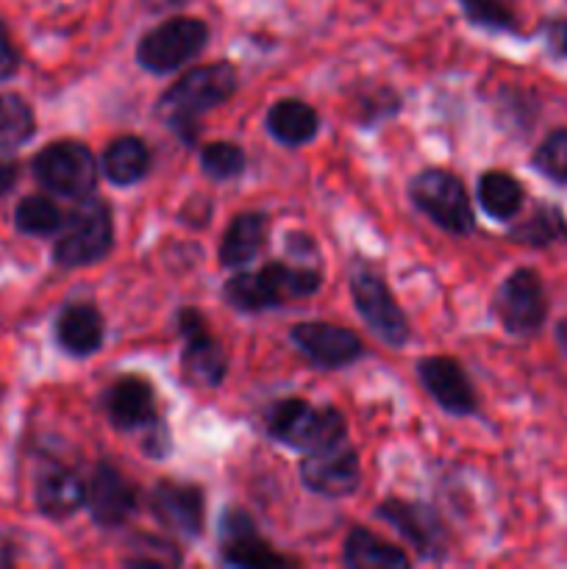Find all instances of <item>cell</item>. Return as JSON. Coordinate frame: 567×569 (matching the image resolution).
Returning <instances> with one entry per match:
<instances>
[{"mask_svg": "<svg viewBox=\"0 0 567 569\" xmlns=\"http://www.w3.org/2000/svg\"><path fill=\"white\" fill-rule=\"evenodd\" d=\"M237 89L239 72L231 61L192 67L161 94L156 114L161 117L167 131H172L183 144L192 148L200 137V117L217 106L228 103L237 94Z\"/></svg>", "mask_w": 567, "mask_h": 569, "instance_id": "obj_1", "label": "cell"}, {"mask_svg": "<svg viewBox=\"0 0 567 569\" xmlns=\"http://www.w3.org/2000/svg\"><path fill=\"white\" fill-rule=\"evenodd\" d=\"M322 287V272L306 264H284L270 261L261 270H237L222 283V298L233 311L259 315V311L278 309L292 300H306Z\"/></svg>", "mask_w": 567, "mask_h": 569, "instance_id": "obj_2", "label": "cell"}, {"mask_svg": "<svg viewBox=\"0 0 567 569\" xmlns=\"http://www.w3.org/2000/svg\"><path fill=\"white\" fill-rule=\"evenodd\" d=\"M265 431L287 448L309 453L348 437V422L337 406H311L304 398L276 400L265 411Z\"/></svg>", "mask_w": 567, "mask_h": 569, "instance_id": "obj_3", "label": "cell"}, {"mask_svg": "<svg viewBox=\"0 0 567 569\" xmlns=\"http://www.w3.org/2000/svg\"><path fill=\"white\" fill-rule=\"evenodd\" d=\"M61 237L53 244V261L59 267H89L103 261L115 248V217L111 206L98 194L76 203L64 217Z\"/></svg>", "mask_w": 567, "mask_h": 569, "instance_id": "obj_4", "label": "cell"}, {"mask_svg": "<svg viewBox=\"0 0 567 569\" xmlns=\"http://www.w3.org/2000/svg\"><path fill=\"white\" fill-rule=\"evenodd\" d=\"M409 200L434 226L454 237H467L476 231V214L465 181L445 167H426L417 172L409 181Z\"/></svg>", "mask_w": 567, "mask_h": 569, "instance_id": "obj_5", "label": "cell"}, {"mask_svg": "<svg viewBox=\"0 0 567 569\" xmlns=\"http://www.w3.org/2000/svg\"><path fill=\"white\" fill-rule=\"evenodd\" d=\"M31 170L39 187L50 194H59V198L81 200L98 189V159L78 139H59V142L44 144L33 156Z\"/></svg>", "mask_w": 567, "mask_h": 569, "instance_id": "obj_6", "label": "cell"}, {"mask_svg": "<svg viewBox=\"0 0 567 569\" xmlns=\"http://www.w3.org/2000/svg\"><path fill=\"white\" fill-rule=\"evenodd\" d=\"M209 26L198 17H170L139 39L137 61L153 76H170L198 59L209 44Z\"/></svg>", "mask_w": 567, "mask_h": 569, "instance_id": "obj_7", "label": "cell"}, {"mask_svg": "<svg viewBox=\"0 0 567 569\" xmlns=\"http://www.w3.org/2000/svg\"><path fill=\"white\" fill-rule=\"evenodd\" d=\"M176 328L183 339V378L198 389L222 387L228 376V353L220 339L211 337L206 317L195 306H181L176 311Z\"/></svg>", "mask_w": 567, "mask_h": 569, "instance_id": "obj_8", "label": "cell"}, {"mask_svg": "<svg viewBox=\"0 0 567 569\" xmlns=\"http://www.w3.org/2000/svg\"><path fill=\"white\" fill-rule=\"evenodd\" d=\"M493 309L504 331L515 337H531L548 320V292L531 267H520L504 278L493 300Z\"/></svg>", "mask_w": 567, "mask_h": 569, "instance_id": "obj_9", "label": "cell"}, {"mask_svg": "<svg viewBox=\"0 0 567 569\" xmlns=\"http://www.w3.org/2000/svg\"><path fill=\"white\" fill-rule=\"evenodd\" d=\"M348 287L356 311H359L361 320L367 322V328H370L387 348H404L411 339V328L404 309H400L398 300H395V295L389 292L387 281L372 270H356L350 272Z\"/></svg>", "mask_w": 567, "mask_h": 569, "instance_id": "obj_10", "label": "cell"}, {"mask_svg": "<svg viewBox=\"0 0 567 569\" xmlns=\"http://www.w3.org/2000/svg\"><path fill=\"white\" fill-rule=\"evenodd\" d=\"M300 483L320 498H348L361 483L359 453L356 448H350L348 439L328 445V448L309 450L306 459L300 461Z\"/></svg>", "mask_w": 567, "mask_h": 569, "instance_id": "obj_11", "label": "cell"}, {"mask_svg": "<svg viewBox=\"0 0 567 569\" xmlns=\"http://www.w3.org/2000/svg\"><path fill=\"white\" fill-rule=\"evenodd\" d=\"M289 339L317 370H342L365 356V342L359 339V333L334 326V322H295L289 328Z\"/></svg>", "mask_w": 567, "mask_h": 569, "instance_id": "obj_12", "label": "cell"}, {"mask_svg": "<svg viewBox=\"0 0 567 569\" xmlns=\"http://www.w3.org/2000/svg\"><path fill=\"white\" fill-rule=\"evenodd\" d=\"M87 509L100 528H120L137 515L139 489L111 461H98L87 481Z\"/></svg>", "mask_w": 567, "mask_h": 569, "instance_id": "obj_13", "label": "cell"}, {"mask_svg": "<svg viewBox=\"0 0 567 569\" xmlns=\"http://www.w3.org/2000/svg\"><path fill=\"white\" fill-rule=\"evenodd\" d=\"M417 381L428 398L450 417H470L478 411V395L465 367L450 356H426L415 367Z\"/></svg>", "mask_w": 567, "mask_h": 569, "instance_id": "obj_14", "label": "cell"}, {"mask_svg": "<svg viewBox=\"0 0 567 569\" xmlns=\"http://www.w3.org/2000/svg\"><path fill=\"white\" fill-rule=\"evenodd\" d=\"M376 517L387 522V526H392L417 550L420 559H442L445 528L434 509L422 503H411V500L404 498H387L378 503Z\"/></svg>", "mask_w": 567, "mask_h": 569, "instance_id": "obj_15", "label": "cell"}, {"mask_svg": "<svg viewBox=\"0 0 567 569\" xmlns=\"http://www.w3.org/2000/svg\"><path fill=\"white\" fill-rule=\"evenodd\" d=\"M150 511L170 531L187 539H198L206 526V495L195 483L161 478L150 489Z\"/></svg>", "mask_w": 567, "mask_h": 569, "instance_id": "obj_16", "label": "cell"}, {"mask_svg": "<svg viewBox=\"0 0 567 569\" xmlns=\"http://www.w3.org/2000/svg\"><path fill=\"white\" fill-rule=\"evenodd\" d=\"M220 559L228 567H287L265 537H259L248 511L228 509L220 520Z\"/></svg>", "mask_w": 567, "mask_h": 569, "instance_id": "obj_17", "label": "cell"}, {"mask_svg": "<svg viewBox=\"0 0 567 569\" xmlns=\"http://www.w3.org/2000/svg\"><path fill=\"white\" fill-rule=\"evenodd\" d=\"M103 415L117 431L150 428L159 420L153 383L142 376H120L103 392Z\"/></svg>", "mask_w": 567, "mask_h": 569, "instance_id": "obj_18", "label": "cell"}, {"mask_svg": "<svg viewBox=\"0 0 567 569\" xmlns=\"http://www.w3.org/2000/svg\"><path fill=\"white\" fill-rule=\"evenodd\" d=\"M33 498L39 515L48 520H67L87 506V481L70 467L53 465L39 472Z\"/></svg>", "mask_w": 567, "mask_h": 569, "instance_id": "obj_19", "label": "cell"}, {"mask_svg": "<svg viewBox=\"0 0 567 569\" xmlns=\"http://www.w3.org/2000/svg\"><path fill=\"white\" fill-rule=\"evenodd\" d=\"M103 339L106 320L98 306L76 300V303L64 306L56 317V342L67 356L83 359V356L98 353Z\"/></svg>", "mask_w": 567, "mask_h": 569, "instance_id": "obj_20", "label": "cell"}, {"mask_svg": "<svg viewBox=\"0 0 567 569\" xmlns=\"http://www.w3.org/2000/svg\"><path fill=\"white\" fill-rule=\"evenodd\" d=\"M270 233V217L265 211H242L228 222L217 248V259L226 270H242L265 250Z\"/></svg>", "mask_w": 567, "mask_h": 569, "instance_id": "obj_21", "label": "cell"}, {"mask_svg": "<svg viewBox=\"0 0 567 569\" xmlns=\"http://www.w3.org/2000/svg\"><path fill=\"white\" fill-rule=\"evenodd\" d=\"M265 126L276 142L284 148H300L309 144L320 131V114L311 103L300 98H281L267 109Z\"/></svg>", "mask_w": 567, "mask_h": 569, "instance_id": "obj_22", "label": "cell"}, {"mask_svg": "<svg viewBox=\"0 0 567 569\" xmlns=\"http://www.w3.org/2000/svg\"><path fill=\"white\" fill-rule=\"evenodd\" d=\"M150 161L153 156H150L148 142L142 137L126 133L106 144L103 156H100V172L115 187H133L150 172Z\"/></svg>", "mask_w": 567, "mask_h": 569, "instance_id": "obj_23", "label": "cell"}, {"mask_svg": "<svg viewBox=\"0 0 567 569\" xmlns=\"http://www.w3.org/2000/svg\"><path fill=\"white\" fill-rule=\"evenodd\" d=\"M342 565L350 569H406L411 565L409 553L398 545L387 542L378 533L356 526L345 537Z\"/></svg>", "mask_w": 567, "mask_h": 569, "instance_id": "obj_24", "label": "cell"}, {"mask_svg": "<svg viewBox=\"0 0 567 569\" xmlns=\"http://www.w3.org/2000/svg\"><path fill=\"white\" fill-rule=\"evenodd\" d=\"M478 206L484 209V214L493 217L498 222L515 220L523 211V203H526V189L517 181L511 172L504 170H489L478 178Z\"/></svg>", "mask_w": 567, "mask_h": 569, "instance_id": "obj_25", "label": "cell"}, {"mask_svg": "<svg viewBox=\"0 0 567 569\" xmlns=\"http://www.w3.org/2000/svg\"><path fill=\"white\" fill-rule=\"evenodd\" d=\"M509 239L517 244H528V248H548V244L565 242L567 222L556 206L539 203L534 206L531 214L509 228Z\"/></svg>", "mask_w": 567, "mask_h": 569, "instance_id": "obj_26", "label": "cell"}, {"mask_svg": "<svg viewBox=\"0 0 567 569\" xmlns=\"http://www.w3.org/2000/svg\"><path fill=\"white\" fill-rule=\"evenodd\" d=\"M37 133V117L26 98L14 92L0 94V153L31 142Z\"/></svg>", "mask_w": 567, "mask_h": 569, "instance_id": "obj_27", "label": "cell"}, {"mask_svg": "<svg viewBox=\"0 0 567 569\" xmlns=\"http://www.w3.org/2000/svg\"><path fill=\"white\" fill-rule=\"evenodd\" d=\"M14 226L26 237H53L64 226V214L48 194H28L17 203Z\"/></svg>", "mask_w": 567, "mask_h": 569, "instance_id": "obj_28", "label": "cell"}, {"mask_svg": "<svg viewBox=\"0 0 567 569\" xmlns=\"http://www.w3.org/2000/svg\"><path fill=\"white\" fill-rule=\"evenodd\" d=\"M200 167H203L211 181H231V178H239L245 172L248 156L237 142L220 139V142H209L200 148Z\"/></svg>", "mask_w": 567, "mask_h": 569, "instance_id": "obj_29", "label": "cell"}, {"mask_svg": "<svg viewBox=\"0 0 567 569\" xmlns=\"http://www.w3.org/2000/svg\"><path fill=\"white\" fill-rule=\"evenodd\" d=\"M459 9L470 26L495 33H517V14L504 0H459Z\"/></svg>", "mask_w": 567, "mask_h": 569, "instance_id": "obj_30", "label": "cell"}, {"mask_svg": "<svg viewBox=\"0 0 567 569\" xmlns=\"http://www.w3.org/2000/svg\"><path fill=\"white\" fill-rule=\"evenodd\" d=\"M131 548H133V553L122 561L126 567L159 569V567H178L183 561L181 550H178L176 545L167 542V539H159V537H148V533H142V537L133 539Z\"/></svg>", "mask_w": 567, "mask_h": 569, "instance_id": "obj_31", "label": "cell"}, {"mask_svg": "<svg viewBox=\"0 0 567 569\" xmlns=\"http://www.w3.org/2000/svg\"><path fill=\"white\" fill-rule=\"evenodd\" d=\"M531 164L550 181L567 183V128L550 131L539 142V148L531 156Z\"/></svg>", "mask_w": 567, "mask_h": 569, "instance_id": "obj_32", "label": "cell"}, {"mask_svg": "<svg viewBox=\"0 0 567 569\" xmlns=\"http://www.w3.org/2000/svg\"><path fill=\"white\" fill-rule=\"evenodd\" d=\"M400 111V94L389 87H372L370 92L361 94L356 103V117H359L361 128L378 126V122L389 120Z\"/></svg>", "mask_w": 567, "mask_h": 569, "instance_id": "obj_33", "label": "cell"}, {"mask_svg": "<svg viewBox=\"0 0 567 569\" xmlns=\"http://www.w3.org/2000/svg\"><path fill=\"white\" fill-rule=\"evenodd\" d=\"M543 37L548 44L550 56L567 59V17H550L543 22Z\"/></svg>", "mask_w": 567, "mask_h": 569, "instance_id": "obj_34", "label": "cell"}, {"mask_svg": "<svg viewBox=\"0 0 567 569\" xmlns=\"http://www.w3.org/2000/svg\"><path fill=\"white\" fill-rule=\"evenodd\" d=\"M17 70H20V53H17L14 42H11L9 28L0 20V81H9Z\"/></svg>", "mask_w": 567, "mask_h": 569, "instance_id": "obj_35", "label": "cell"}, {"mask_svg": "<svg viewBox=\"0 0 567 569\" xmlns=\"http://www.w3.org/2000/svg\"><path fill=\"white\" fill-rule=\"evenodd\" d=\"M287 253L292 256V259H306V253L315 256L317 259V244L315 239L309 237V233H300V231H292L287 237Z\"/></svg>", "mask_w": 567, "mask_h": 569, "instance_id": "obj_36", "label": "cell"}, {"mask_svg": "<svg viewBox=\"0 0 567 569\" xmlns=\"http://www.w3.org/2000/svg\"><path fill=\"white\" fill-rule=\"evenodd\" d=\"M17 178H20V167H17L14 161L0 159V198H3L6 192H11V189H14Z\"/></svg>", "mask_w": 567, "mask_h": 569, "instance_id": "obj_37", "label": "cell"}, {"mask_svg": "<svg viewBox=\"0 0 567 569\" xmlns=\"http://www.w3.org/2000/svg\"><path fill=\"white\" fill-rule=\"evenodd\" d=\"M14 561H17L14 545L6 542V539H0V567H11Z\"/></svg>", "mask_w": 567, "mask_h": 569, "instance_id": "obj_38", "label": "cell"}, {"mask_svg": "<svg viewBox=\"0 0 567 569\" xmlns=\"http://www.w3.org/2000/svg\"><path fill=\"white\" fill-rule=\"evenodd\" d=\"M559 345L565 348V353H567V320L559 322Z\"/></svg>", "mask_w": 567, "mask_h": 569, "instance_id": "obj_39", "label": "cell"}]
</instances>
